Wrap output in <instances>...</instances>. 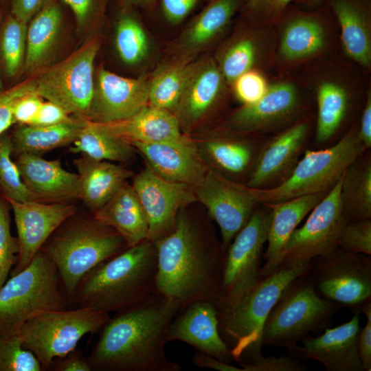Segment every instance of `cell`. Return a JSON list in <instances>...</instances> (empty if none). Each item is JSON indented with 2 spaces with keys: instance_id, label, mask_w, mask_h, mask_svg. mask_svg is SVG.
I'll use <instances>...</instances> for the list:
<instances>
[{
  "instance_id": "1",
  "label": "cell",
  "mask_w": 371,
  "mask_h": 371,
  "mask_svg": "<svg viewBox=\"0 0 371 371\" xmlns=\"http://www.w3.org/2000/svg\"><path fill=\"white\" fill-rule=\"evenodd\" d=\"M181 307L177 300L157 292L115 313L86 357L91 371H180L164 348L168 327Z\"/></svg>"
},
{
  "instance_id": "2",
  "label": "cell",
  "mask_w": 371,
  "mask_h": 371,
  "mask_svg": "<svg viewBox=\"0 0 371 371\" xmlns=\"http://www.w3.org/2000/svg\"><path fill=\"white\" fill-rule=\"evenodd\" d=\"M153 243L157 293L181 307L197 300L218 304L226 249L211 229L183 207L173 232Z\"/></svg>"
},
{
  "instance_id": "3",
  "label": "cell",
  "mask_w": 371,
  "mask_h": 371,
  "mask_svg": "<svg viewBox=\"0 0 371 371\" xmlns=\"http://www.w3.org/2000/svg\"><path fill=\"white\" fill-rule=\"evenodd\" d=\"M157 256L148 239L98 264L78 283L69 308L117 313L157 293Z\"/></svg>"
},
{
  "instance_id": "4",
  "label": "cell",
  "mask_w": 371,
  "mask_h": 371,
  "mask_svg": "<svg viewBox=\"0 0 371 371\" xmlns=\"http://www.w3.org/2000/svg\"><path fill=\"white\" fill-rule=\"evenodd\" d=\"M310 262L282 265L232 305L217 309L218 330L233 361L249 363L262 356L265 322L284 289L307 272Z\"/></svg>"
},
{
  "instance_id": "5",
  "label": "cell",
  "mask_w": 371,
  "mask_h": 371,
  "mask_svg": "<svg viewBox=\"0 0 371 371\" xmlns=\"http://www.w3.org/2000/svg\"><path fill=\"white\" fill-rule=\"evenodd\" d=\"M74 216L65 221L41 247L56 267L69 303L87 273L128 247L115 230L93 216Z\"/></svg>"
},
{
  "instance_id": "6",
  "label": "cell",
  "mask_w": 371,
  "mask_h": 371,
  "mask_svg": "<svg viewBox=\"0 0 371 371\" xmlns=\"http://www.w3.org/2000/svg\"><path fill=\"white\" fill-rule=\"evenodd\" d=\"M69 308L56 267L41 249L28 266L11 276L0 289V337L17 334L40 312Z\"/></svg>"
},
{
  "instance_id": "7",
  "label": "cell",
  "mask_w": 371,
  "mask_h": 371,
  "mask_svg": "<svg viewBox=\"0 0 371 371\" xmlns=\"http://www.w3.org/2000/svg\"><path fill=\"white\" fill-rule=\"evenodd\" d=\"M308 271L289 284L270 311L262 328V346L293 347L309 333L326 328L343 307L317 293Z\"/></svg>"
},
{
  "instance_id": "8",
  "label": "cell",
  "mask_w": 371,
  "mask_h": 371,
  "mask_svg": "<svg viewBox=\"0 0 371 371\" xmlns=\"http://www.w3.org/2000/svg\"><path fill=\"white\" fill-rule=\"evenodd\" d=\"M366 149L358 131L352 129L330 148L306 150L284 181L271 188H251L253 194L258 203L265 205L328 193Z\"/></svg>"
},
{
  "instance_id": "9",
  "label": "cell",
  "mask_w": 371,
  "mask_h": 371,
  "mask_svg": "<svg viewBox=\"0 0 371 371\" xmlns=\"http://www.w3.org/2000/svg\"><path fill=\"white\" fill-rule=\"evenodd\" d=\"M109 313L87 308H69L40 312L28 319L17 335L22 347L39 361L43 371H49L53 361L76 349L87 334L99 333Z\"/></svg>"
},
{
  "instance_id": "10",
  "label": "cell",
  "mask_w": 371,
  "mask_h": 371,
  "mask_svg": "<svg viewBox=\"0 0 371 371\" xmlns=\"http://www.w3.org/2000/svg\"><path fill=\"white\" fill-rule=\"evenodd\" d=\"M100 48L94 38L34 79L35 91L68 113L87 119L94 93V63Z\"/></svg>"
},
{
  "instance_id": "11",
  "label": "cell",
  "mask_w": 371,
  "mask_h": 371,
  "mask_svg": "<svg viewBox=\"0 0 371 371\" xmlns=\"http://www.w3.org/2000/svg\"><path fill=\"white\" fill-rule=\"evenodd\" d=\"M255 210L225 253L217 309L234 304L261 279V262L270 221L269 209Z\"/></svg>"
},
{
  "instance_id": "12",
  "label": "cell",
  "mask_w": 371,
  "mask_h": 371,
  "mask_svg": "<svg viewBox=\"0 0 371 371\" xmlns=\"http://www.w3.org/2000/svg\"><path fill=\"white\" fill-rule=\"evenodd\" d=\"M308 273L317 293L352 308L371 300V256L337 247L330 254L311 260Z\"/></svg>"
},
{
  "instance_id": "13",
  "label": "cell",
  "mask_w": 371,
  "mask_h": 371,
  "mask_svg": "<svg viewBox=\"0 0 371 371\" xmlns=\"http://www.w3.org/2000/svg\"><path fill=\"white\" fill-rule=\"evenodd\" d=\"M343 175L311 211L305 223L291 234L280 265L310 262L338 247L339 236L348 223L340 196Z\"/></svg>"
},
{
  "instance_id": "14",
  "label": "cell",
  "mask_w": 371,
  "mask_h": 371,
  "mask_svg": "<svg viewBox=\"0 0 371 371\" xmlns=\"http://www.w3.org/2000/svg\"><path fill=\"white\" fill-rule=\"evenodd\" d=\"M194 191L196 201L219 227L221 242L227 249L258 203L252 188L209 168Z\"/></svg>"
},
{
  "instance_id": "15",
  "label": "cell",
  "mask_w": 371,
  "mask_h": 371,
  "mask_svg": "<svg viewBox=\"0 0 371 371\" xmlns=\"http://www.w3.org/2000/svg\"><path fill=\"white\" fill-rule=\"evenodd\" d=\"M132 186L148 221L147 239L153 243L173 232L179 211L196 201L194 188L165 180L148 166L135 175Z\"/></svg>"
},
{
  "instance_id": "16",
  "label": "cell",
  "mask_w": 371,
  "mask_h": 371,
  "mask_svg": "<svg viewBox=\"0 0 371 371\" xmlns=\"http://www.w3.org/2000/svg\"><path fill=\"white\" fill-rule=\"evenodd\" d=\"M150 77L126 78L100 68L87 120L101 124L126 120L148 104Z\"/></svg>"
},
{
  "instance_id": "17",
  "label": "cell",
  "mask_w": 371,
  "mask_h": 371,
  "mask_svg": "<svg viewBox=\"0 0 371 371\" xmlns=\"http://www.w3.org/2000/svg\"><path fill=\"white\" fill-rule=\"evenodd\" d=\"M8 201L14 214L19 247L17 262L10 271L13 276L28 266L52 233L75 215L76 210L68 203Z\"/></svg>"
},
{
  "instance_id": "18",
  "label": "cell",
  "mask_w": 371,
  "mask_h": 371,
  "mask_svg": "<svg viewBox=\"0 0 371 371\" xmlns=\"http://www.w3.org/2000/svg\"><path fill=\"white\" fill-rule=\"evenodd\" d=\"M166 339L186 343L222 361H234L220 335L217 306L212 302L197 300L181 307L170 323Z\"/></svg>"
},
{
  "instance_id": "19",
  "label": "cell",
  "mask_w": 371,
  "mask_h": 371,
  "mask_svg": "<svg viewBox=\"0 0 371 371\" xmlns=\"http://www.w3.org/2000/svg\"><path fill=\"white\" fill-rule=\"evenodd\" d=\"M360 329L359 312L347 322L335 328H325L319 336L307 337L288 348L290 355L300 360L320 362L327 371H364L357 349Z\"/></svg>"
},
{
  "instance_id": "20",
  "label": "cell",
  "mask_w": 371,
  "mask_h": 371,
  "mask_svg": "<svg viewBox=\"0 0 371 371\" xmlns=\"http://www.w3.org/2000/svg\"><path fill=\"white\" fill-rule=\"evenodd\" d=\"M128 142L140 152L155 174L168 181L194 188L209 168L196 144L188 137L159 143Z\"/></svg>"
},
{
  "instance_id": "21",
  "label": "cell",
  "mask_w": 371,
  "mask_h": 371,
  "mask_svg": "<svg viewBox=\"0 0 371 371\" xmlns=\"http://www.w3.org/2000/svg\"><path fill=\"white\" fill-rule=\"evenodd\" d=\"M308 131V124L301 122L265 143L255 157L247 186L267 188L284 181L299 161Z\"/></svg>"
},
{
  "instance_id": "22",
  "label": "cell",
  "mask_w": 371,
  "mask_h": 371,
  "mask_svg": "<svg viewBox=\"0 0 371 371\" xmlns=\"http://www.w3.org/2000/svg\"><path fill=\"white\" fill-rule=\"evenodd\" d=\"M15 164L34 201L67 203L80 199L78 175L65 170L59 159L46 160L40 155L22 153Z\"/></svg>"
},
{
  "instance_id": "23",
  "label": "cell",
  "mask_w": 371,
  "mask_h": 371,
  "mask_svg": "<svg viewBox=\"0 0 371 371\" xmlns=\"http://www.w3.org/2000/svg\"><path fill=\"white\" fill-rule=\"evenodd\" d=\"M223 80L214 59L195 61L175 112L183 134L200 122L216 103Z\"/></svg>"
},
{
  "instance_id": "24",
  "label": "cell",
  "mask_w": 371,
  "mask_h": 371,
  "mask_svg": "<svg viewBox=\"0 0 371 371\" xmlns=\"http://www.w3.org/2000/svg\"><path fill=\"white\" fill-rule=\"evenodd\" d=\"M298 105L295 87L280 82L269 87L257 102L243 105L230 117V126L240 131H266L275 128L291 117Z\"/></svg>"
},
{
  "instance_id": "25",
  "label": "cell",
  "mask_w": 371,
  "mask_h": 371,
  "mask_svg": "<svg viewBox=\"0 0 371 371\" xmlns=\"http://www.w3.org/2000/svg\"><path fill=\"white\" fill-rule=\"evenodd\" d=\"M326 194L304 195L264 205L269 209L270 221L267 247L263 254L265 263L260 271L262 278L270 275L280 266L282 253L291 234Z\"/></svg>"
},
{
  "instance_id": "26",
  "label": "cell",
  "mask_w": 371,
  "mask_h": 371,
  "mask_svg": "<svg viewBox=\"0 0 371 371\" xmlns=\"http://www.w3.org/2000/svg\"><path fill=\"white\" fill-rule=\"evenodd\" d=\"M99 124L107 132L128 142L159 143L187 138L173 113L149 104L126 120Z\"/></svg>"
},
{
  "instance_id": "27",
  "label": "cell",
  "mask_w": 371,
  "mask_h": 371,
  "mask_svg": "<svg viewBox=\"0 0 371 371\" xmlns=\"http://www.w3.org/2000/svg\"><path fill=\"white\" fill-rule=\"evenodd\" d=\"M80 181V199L93 214L104 205L132 176L121 165L85 155L74 161Z\"/></svg>"
},
{
  "instance_id": "28",
  "label": "cell",
  "mask_w": 371,
  "mask_h": 371,
  "mask_svg": "<svg viewBox=\"0 0 371 371\" xmlns=\"http://www.w3.org/2000/svg\"><path fill=\"white\" fill-rule=\"evenodd\" d=\"M93 216L99 223L115 230L128 247L148 238V225L144 211L133 186L127 181Z\"/></svg>"
},
{
  "instance_id": "29",
  "label": "cell",
  "mask_w": 371,
  "mask_h": 371,
  "mask_svg": "<svg viewBox=\"0 0 371 371\" xmlns=\"http://www.w3.org/2000/svg\"><path fill=\"white\" fill-rule=\"evenodd\" d=\"M63 26V12L50 0L28 23L23 73L32 74L45 69L58 45Z\"/></svg>"
},
{
  "instance_id": "30",
  "label": "cell",
  "mask_w": 371,
  "mask_h": 371,
  "mask_svg": "<svg viewBox=\"0 0 371 371\" xmlns=\"http://www.w3.org/2000/svg\"><path fill=\"white\" fill-rule=\"evenodd\" d=\"M238 0H213L185 28L175 43L178 56H192L210 43L227 25Z\"/></svg>"
},
{
  "instance_id": "31",
  "label": "cell",
  "mask_w": 371,
  "mask_h": 371,
  "mask_svg": "<svg viewBox=\"0 0 371 371\" xmlns=\"http://www.w3.org/2000/svg\"><path fill=\"white\" fill-rule=\"evenodd\" d=\"M87 120L74 116L71 120L50 126L18 125L10 134L12 153L40 155L63 147L78 138Z\"/></svg>"
},
{
  "instance_id": "32",
  "label": "cell",
  "mask_w": 371,
  "mask_h": 371,
  "mask_svg": "<svg viewBox=\"0 0 371 371\" xmlns=\"http://www.w3.org/2000/svg\"><path fill=\"white\" fill-rule=\"evenodd\" d=\"M333 9L341 30L346 53L364 67L371 63V36L368 16L354 0H333Z\"/></svg>"
},
{
  "instance_id": "33",
  "label": "cell",
  "mask_w": 371,
  "mask_h": 371,
  "mask_svg": "<svg viewBox=\"0 0 371 371\" xmlns=\"http://www.w3.org/2000/svg\"><path fill=\"white\" fill-rule=\"evenodd\" d=\"M192 56H179L150 77L148 104L175 114L194 67Z\"/></svg>"
},
{
  "instance_id": "34",
  "label": "cell",
  "mask_w": 371,
  "mask_h": 371,
  "mask_svg": "<svg viewBox=\"0 0 371 371\" xmlns=\"http://www.w3.org/2000/svg\"><path fill=\"white\" fill-rule=\"evenodd\" d=\"M358 159L342 177L341 202L348 222L371 218V161Z\"/></svg>"
},
{
  "instance_id": "35",
  "label": "cell",
  "mask_w": 371,
  "mask_h": 371,
  "mask_svg": "<svg viewBox=\"0 0 371 371\" xmlns=\"http://www.w3.org/2000/svg\"><path fill=\"white\" fill-rule=\"evenodd\" d=\"M197 147L205 162L210 163L214 170L227 177L244 173L256 157L253 146L230 137H212Z\"/></svg>"
},
{
  "instance_id": "36",
  "label": "cell",
  "mask_w": 371,
  "mask_h": 371,
  "mask_svg": "<svg viewBox=\"0 0 371 371\" xmlns=\"http://www.w3.org/2000/svg\"><path fill=\"white\" fill-rule=\"evenodd\" d=\"M69 150L99 161L126 162L133 156V146L126 139L105 131L97 122L87 120Z\"/></svg>"
},
{
  "instance_id": "37",
  "label": "cell",
  "mask_w": 371,
  "mask_h": 371,
  "mask_svg": "<svg viewBox=\"0 0 371 371\" xmlns=\"http://www.w3.org/2000/svg\"><path fill=\"white\" fill-rule=\"evenodd\" d=\"M324 43L321 24L313 18L302 16L290 21L284 28L280 52L286 60H297L317 52Z\"/></svg>"
},
{
  "instance_id": "38",
  "label": "cell",
  "mask_w": 371,
  "mask_h": 371,
  "mask_svg": "<svg viewBox=\"0 0 371 371\" xmlns=\"http://www.w3.org/2000/svg\"><path fill=\"white\" fill-rule=\"evenodd\" d=\"M27 24L10 13L0 27V71L3 79L12 82L23 71Z\"/></svg>"
},
{
  "instance_id": "39",
  "label": "cell",
  "mask_w": 371,
  "mask_h": 371,
  "mask_svg": "<svg viewBox=\"0 0 371 371\" xmlns=\"http://www.w3.org/2000/svg\"><path fill=\"white\" fill-rule=\"evenodd\" d=\"M317 119L316 140L324 143L330 139L339 128L344 119L348 97L346 90L332 82H322L317 89Z\"/></svg>"
},
{
  "instance_id": "40",
  "label": "cell",
  "mask_w": 371,
  "mask_h": 371,
  "mask_svg": "<svg viewBox=\"0 0 371 371\" xmlns=\"http://www.w3.org/2000/svg\"><path fill=\"white\" fill-rule=\"evenodd\" d=\"M115 46L120 60L128 65L139 63L148 54V35L139 21L128 12H123L117 21Z\"/></svg>"
},
{
  "instance_id": "41",
  "label": "cell",
  "mask_w": 371,
  "mask_h": 371,
  "mask_svg": "<svg viewBox=\"0 0 371 371\" xmlns=\"http://www.w3.org/2000/svg\"><path fill=\"white\" fill-rule=\"evenodd\" d=\"M12 145L8 131L0 135V191L8 201H34L24 185L19 170L12 159Z\"/></svg>"
},
{
  "instance_id": "42",
  "label": "cell",
  "mask_w": 371,
  "mask_h": 371,
  "mask_svg": "<svg viewBox=\"0 0 371 371\" xmlns=\"http://www.w3.org/2000/svg\"><path fill=\"white\" fill-rule=\"evenodd\" d=\"M256 57V47L251 39L243 38L233 42L217 63L224 80L232 85L240 76L251 69Z\"/></svg>"
},
{
  "instance_id": "43",
  "label": "cell",
  "mask_w": 371,
  "mask_h": 371,
  "mask_svg": "<svg viewBox=\"0 0 371 371\" xmlns=\"http://www.w3.org/2000/svg\"><path fill=\"white\" fill-rule=\"evenodd\" d=\"M11 206L7 199L0 196V289L16 264L19 252L17 237L11 233Z\"/></svg>"
},
{
  "instance_id": "44",
  "label": "cell",
  "mask_w": 371,
  "mask_h": 371,
  "mask_svg": "<svg viewBox=\"0 0 371 371\" xmlns=\"http://www.w3.org/2000/svg\"><path fill=\"white\" fill-rule=\"evenodd\" d=\"M0 371H43L36 357L23 348L16 334L0 337Z\"/></svg>"
},
{
  "instance_id": "45",
  "label": "cell",
  "mask_w": 371,
  "mask_h": 371,
  "mask_svg": "<svg viewBox=\"0 0 371 371\" xmlns=\"http://www.w3.org/2000/svg\"><path fill=\"white\" fill-rule=\"evenodd\" d=\"M338 247L354 253L371 256V221L348 222L342 229Z\"/></svg>"
},
{
  "instance_id": "46",
  "label": "cell",
  "mask_w": 371,
  "mask_h": 371,
  "mask_svg": "<svg viewBox=\"0 0 371 371\" xmlns=\"http://www.w3.org/2000/svg\"><path fill=\"white\" fill-rule=\"evenodd\" d=\"M232 85L237 99L243 105L257 102L269 89L264 76L258 71L251 69L240 76Z\"/></svg>"
},
{
  "instance_id": "47",
  "label": "cell",
  "mask_w": 371,
  "mask_h": 371,
  "mask_svg": "<svg viewBox=\"0 0 371 371\" xmlns=\"http://www.w3.org/2000/svg\"><path fill=\"white\" fill-rule=\"evenodd\" d=\"M35 91L34 79L12 85L0 93V135L14 124L12 109L15 102L23 95Z\"/></svg>"
},
{
  "instance_id": "48",
  "label": "cell",
  "mask_w": 371,
  "mask_h": 371,
  "mask_svg": "<svg viewBox=\"0 0 371 371\" xmlns=\"http://www.w3.org/2000/svg\"><path fill=\"white\" fill-rule=\"evenodd\" d=\"M243 371H306L307 367L291 355H262L249 363L238 365Z\"/></svg>"
},
{
  "instance_id": "49",
  "label": "cell",
  "mask_w": 371,
  "mask_h": 371,
  "mask_svg": "<svg viewBox=\"0 0 371 371\" xmlns=\"http://www.w3.org/2000/svg\"><path fill=\"white\" fill-rule=\"evenodd\" d=\"M43 102V98L36 91L29 93L19 98L15 102L12 109L14 124L30 125Z\"/></svg>"
},
{
  "instance_id": "50",
  "label": "cell",
  "mask_w": 371,
  "mask_h": 371,
  "mask_svg": "<svg viewBox=\"0 0 371 371\" xmlns=\"http://www.w3.org/2000/svg\"><path fill=\"white\" fill-rule=\"evenodd\" d=\"M366 317V323L360 328L357 337V349L364 371L371 370V300L360 309Z\"/></svg>"
},
{
  "instance_id": "51",
  "label": "cell",
  "mask_w": 371,
  "mask_h": 371,
  "mask_svg": "<svg viewBox=\"0 0 371 371\" xmlns=\"http://www.w3.org/2000/svg\"><path fill=\"white\" fill-rule=\"evenodd\" d=\"M73 117L59 105L47 100L41 103L38 113L30 125H55L69 121Z\"/></svg>"
},
{
  "instance_id": "52",
  "label": "cell",
  "mask_w": 371,
  "mask_h": 371,
  "mask_svg": "<svg viewBox=\"0 0 371 371\" xmlns=\"http://www.w3.org/2000/svg\"><path fill=\"white\" fill-rule=\"evenodd\" d=\"M199 0H161L165 19L172 24L182 22L194 10Z\"/></svg>"
},
{
  "instance_id": "53",
  "label": "cell",
  "mask_w": 371,
  "mask_h": 371,
  "mask_svg": "<svg viewBox=\"0 0 371 371\" xmlns=\"http://www.w3.org/2000/svg\"><path fill=\"white\" fill-rule=\"evenodd\" d=\"M292 0H249L246 10L251 14L267 19H273L282 14Z\"/></svg>"
},
{
  "instance_id": "54",
  "label": "cell",
  "mask_w": 371,
  "mask_h": 371,
  "mask_svg": "<svg viewBox=\"0 0 371 371\" xmlns=\"http://www.w3.org/2000/svg\"><path fill=\"white\" fill-rule=\"evenodd\" d=\"M50 0H10V13L28 24Z\"/></svg>"
},
{
  "instance_id": "55",
  "label": "cell",
  "mask_w": 371,
  "mask_h": 371,
  "mask_svg": "<svg viewBox=\"0 0 371 371\" xmlns=\"http://www.w3.org/2000/svg\"><path fill=\"white\" fill-rule=\"evenodd\" d=\"M49 371H91L81 351L74 350L63 358L55 359Z\"/></svg>"
},
{
  "instance_id": "56",
  "label": "cell",
  "mask_w": 371,
  "mask_h": 371,
  "mask_svg": "<svg viewBox=\"0 0 371 371\" xmlns=\"http://www.w3.org/2000/svg\"><path fill=\"white\" fill-rule=\"evenodd\" d=\"M71 10L79 30L87 26L97 10L96 0H63Z\"/></svg>"
},
{
  "instance_id": "57",
  "label": "cell",
  "mask_w": 371,
  "mask_h": 371,
  "mask_svg": "<svg viewBox=\"0 0 371 371\" xmlns=\"http://www.w3.org/2000/svg\"><path fill=\"white\" fill-rule=\"evenodd\" d=\"M192 363L194 366L200 368H208L218 371H243L240 367L233 366L222 361L214 357L200 352H196L194 355Z\"/></svg>"
},
{
  "instance_id": "58",
  "label": "cell",
  "mask_w": 371,
  "mask_h": 371,
  "mask_svg": "<svg viewBox=\"0 0 371 371\" xmlns=\"http://www.w3.org/2000/svg\"><path fill=\"white\" fill-rule=\"evenodd\" d=\"M358 135L366 148L371 147V97L370 94L367 97L362 113Z\"/></svg>"
},
{
  "instance_id": "59",
  "label": "cell",
  "mask_w": 371,
  "mask_h": 371,
  "mask_svg": "<svg viewBox=\"0 0 371 371\" xmlns=\"http://www.w3.org/2000/svg\"><path fill=\"white\" fill-rule=\"evenodd\" d=\"M128 3L138 5H148L153 3L155 0H126Z\"/></svg>"
},
{
  "instance_id": "60",
  "label": "cell",
  "mask_w": 371,
  "mask_h": 371,
  "mask_svg": "<svg viewBox=\"0 0 371 371\" xmlns=\"http://www.w3.org/2000/svg\"><path fill=\"white\" fill-rule=\"evenodd\" d=\"M6 89L7 88L5 87V84H4V80L0 71V93Z\"/></svg>"
},
{
  "instance_id": "61",
  "label": "cell",
  "mask_w": 371,
  "mask_h": 371,
  "mask_svg": "<svg viewBox=\"0 0 371 371\" xmlns=\"http://www.w3.org/2000/svg\"><path fill=\"white\" fill-rule=\"evenodd\" d=\"M3 19H4V16H3V9L0 5V27L1 26Z\"/></svg>"
},
{
  "instance_id": "62",
  "label": "cell",
  "mask_w": 371,
  "mask_h": 371,
  "mask_svg": "<svg viewBox=\"0 0 371 371\" xmlns=\"http://www.w3.org/2000/svg\"><path fill=\"white\" fill-rule=\"evenodd\" d=\"M209 1H213V0H209Z\"/></svg>"
},
{
  "instance_id": "63",
  "label": "cell",
  "mask_w": 371,
  "mask_h": 371,
  "mask_svg": "<svg viewBox=\"0 0 371 371\" xmlns=\"http://www.w3.org/2000/svg\"><path fill=\"white\" fill-rule=\"evenodd\" d=\"M1 1V0H0Z\"/></svg>"
}]
</instances>
